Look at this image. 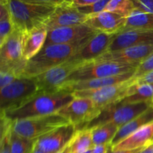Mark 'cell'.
Instances as JSON below:
<instances>
[{"label": "cell", "instance_id": "34", "mask_svg": "<svg viewBox=\"0 0 153 153\" xmlns=\"http://www.w3.org/2000/svg\"><path fill=\"white\" fill-rule=\"evenodd\" d=\"M135 9L153 13V0H133Z\"/></svg>", "mask_w": 153, "mask_h": 153}, {"label": "cell", "instance_id": "25", "mask_svg": "<svg viewBox=\"0 0 153 153\" xmlns=\"http://www.w3.org/2000/svg\"><path fill=\"white\" fill-rule=\"evenodd\" d=\"M70 153H84L94 146L92 131L90 129L79 130L70 143Z\"/></svg>", "mask_w": 153, "mask_h": 153}, {"label": "cell", "instance_id": "2", "mask_svg": "<svg viewBox=\"0 0 153 153\" xmlns=\"http://www.w3.org/2000/svg\"><path fill=\"white\" fill-rule=\"evenodd\" d=\"M75 99L72 93L61 91L52 94L37 93L31 100L14 111L1 114L14 122L22 119L39 117L57 114Z\"/></svg>", "mask_w": 153, "mask_h": 153}, {"label": "cell", "instance_id": "18", "mask_svg": "<svg viewBox=\"0 0 153 153\" xmlns=\"http://www.w3.org/2000/svg\"><path fill=\"white\" fill-rule=\"evenodd\" d=\"M135 71L130 72L119 76H111V77L101 78V79H91L86 81H79V82H69L66 83L60 91H64L70 93H74L76 91H88V90H97L105 87L111 86L128 82L134 78Z\"/></svg>", "mask_w": 153, "mask_h": 153}, {"label": "cell", "instance_id": "9", "mask_svg": "<svg viewBox=\"0 0 153 153\" xmlns=\"http://www.w3.org/2000/svg\"><path fill=\"white\" fill-rule=\"evenodd\" d=\"M22 32L13 28L5 41L0 46V69L12 70L19 78L27 61L22 57Z\"/></svg>", "mask_w": 153, "mask_h": 153}, {"label": "cell", "instance_id": "24", "mask_svg": "<svg viewBox=\"0 0 153 153\" xmlns=\"http://www.w3.org/2000/svg\"><path fill=\"white\" fill-rule=\"evenodd\" d=\"M133 29L153 31V13L134 9L127 18L126 24L122 31Z\"/></svg>", "mask_w": 153, "mask_h": 153}, {"label": "cell", "instance_id": "38", "mask_svg": "<svg viewBox=\"0 0 153 153\" xmlns=\"http://www.w3.org/2000/svg\"><path fill=\"white\" fill-rule=\"evenodd\" d=\"M137 153H153V142L140 149Z\"/></svg>", "mask_w": 153, "mask_h": 153}, {"label": "cell", "instance_id": "1", "mask_svg": "<svg viewBox=\"0 0 153 153\" xmlns=\"http://www.w3.org/2000/svg\"><path fill=\"white\" fill-rule=\"evenodd\" d=\"M62 0H7L14 28L22 32L45 25Z\"/></svg>", "mask_w": 153, "mask_h": 153}, {"label": "cell", "instance_id": "40", "mask_svg": "<svg viewBox=\"0 0 153 153\" xmlns=\"http://www.w3.org/2000/svg\"><path fill=\"white\" fill-rule=\"evenodd\" d=\"M69 145L67 146V147L64 148L62 151H61L59 153H70V146H69Z\"/></svg>", "mask_w": 153, "mask_h": 153}, {"label": "cell", "instance_id": "26", "mask_svg": "<svg viewBox=\"0 0 153 153\" xmlns=\"http://www.w3.org/2000/svg\"><path fill=\"white\" fill-rule=\"evenodd\" d=\"M120 127L112 123L105 124L100 126L92 128L93 142L94 146L109 144L117 133Z\"/></svg>", "mask_w": 153, "mask_h": 153}, {"label": "cell", "instance_id": "30", "mask_svg": "<svg viewBox=\"0 0 153 153\" xmlns=\"http://www.w3.org/2000/svg\"><path fill=\"white\" fill-rule=\"evenodd\" d=\"M35 140L24 138L17 135L12 129L10 136L11 153H31L34 149Z\"/></svg>", "mask_w": 153, "mask_h": 153}, {"label": "cell", "instance_id": "39", "mask_svg": "<svg viewBox=\"0 0 153 153\" xmlns=\"http://www.w3.org/2000/svg\"><path fill=\"white\" fill-rule=\"evenodd\" d=\"M140 149H137V150H114L112 149L111 145H110L107 153H137Z\"/></svg>", "mask_w": 153, "mask_h": 153}, {"label": "cell", "instance_id": "35", "mask_svg": "<svg viewBox=\"0 0 153 153\" xmlns=\"http://www.w3.org/2000/svg\"><path fill=\"white\" fill-rule=\"evenodd\" d=\"M97 1V0H69L67 1L68 5L74 7V8H80V7H86L91 5Z\"/></svg>", "mask_w": 153, "mask_h": 153}, {"label": "cell", "instance_id": "33", "mask_svg": "<svg viewBox=\"0 0 153 153\" xmlns=\"http://www.w3.org/2000/svg\"><path fill=\"white\" fill-rule=\"evenodd\" d=\"M19 79L16 73L7 69H0V89L8 86Z\"/></svg>", "mask_w": 153, "mask_h": 153}, {"label": "cell", "instance_id": "5", "mask_svg": "<svg viewBox=\"0 0 153 153\" xmlns=\"http://www.w3.org/2000/svg\"><path fill=\"white\" fill-rule=\"evenodd\" d=\"M37 93L38 89L34 79L19 78L8 86L0 89L1 114L22 107Z\"/></svg>", "mask_w": 153, "mask_h": 153}, {"label": "cell", "instance_id": "15", "mask_svg": "<svg viewBox=\"0 0 153 153\" xmlns=\"http://www.w3.org/2000/svg\"><path fill=\"white\" fill-rule=\"evenodd\" d=\"M153 52V45L136 46L107 52L94 61H111L138 67Z\"/></svg>", "mask_w": 153, "mask_h": 153}, {"label": "cell", "instance_id": "27", "mask_svg": "<svg viewBox=\"0 0 153 153\" xmlns=\"http://www.w3.org/2000/svg\"><path fill=\"white\" fill-rule=\"evenodd\" d=\"M13 24L10 11L7 7V0L0 1V46L3 44L10 33L13 31Z\"/></svg>", "mask_w": 153, "mask_h": 153}, {"label": "cell", "instance_id": "19", "mask_svg": "<svg viewBox=\"0 0 153 153\" xmlns=\"http://www.w3.org/2000/svg\"><path fill=\"white\" fill-rule=\"evenodd\" d=\"M143 45H153V31L128 30L122 31L115 36L108 52Z\"/></svg>", "mask_w": 153, "mask_h": 153}, {"label": "cell", "instance_id": "37", "mask_svg": "<svg viewBox=\"0 0 153 153\" xmlns=\"http://www.w3.org/2000/svg\"><path fill=\"white\" fill-rule=\"evenodd\" d=\"M110 145L111 143L94 146L92 149V153H107Z\"/></svg>", "mask_w": 153, "mask_h": 153}, {"label": "cell", "instance_id": "43", "mask_svg": "<svg viewBox=\"0 0 153 153\" xmlns=\"http://www.w3.org/2000/svg\"><path fill=\"white\" fill-rule=\"evenodd\" d=\"M151 142H153V138H152V141H151Z\"/></svg>", "mask_w": 153, "mask_h": 153}, {"label": "cell", "instance_id": "31", "mask_svg": "<svg viewBox=\"0 0 153 153\" xmlns=\"http://www.w3.org/2000/svg\"><path fill=\"white\" fill-rule=\"evenodd\" d=\"M109 0H97L95 3L91 4V5L86 6V7L77 8L79 11L83 14L87 16H91V15L97 14L99 13L105 11L108 3Z\"/></svg>", "mask_w": 153, "mask_h": 153}, {"label": "cell", "instance_id": "28", "mask_svg": "<svg viewBox=\"0 0 153 153\" xmlns=\"http://www.w3.org/2000/svg\"><path fill=\"white\" fill-rule=\"evenodd\" d=\"M134 9L133 0H109L105 11L112 12L127 19Z\"/></svg>", "mask_w": 153, "mask_h": 153}, {"label": "cell", "instance_id": "16", "mask_svg": "<svg viewBox=\"0 0 153 153\" xmlns=\"http://www.w3.org/2000/svg\"><path fill=\"white\" fill-rule=\"evenodd\" d=\"M88 19V16L81 13L77 8L68 5L67 1L62 0L61 4L46 21L45 26L49 31L57 28L82 25Z\"/></svg>", "mask_w": 153, "mask_h": 153}, {"label": "cell", "instance_id": "7", "mask_svg": "<svg viewBox=\"0 0 153 153\" xmlns=\"http://www.w3.org/2000/svg\"><path fill=\"white\" fill-rule=\"evenodd\" d=\"M137 67V66L132 64L111 61H91L79 66L70 75L66 83L119 76L136 71Z\"/></svg>", "mask_w": 153, "mask_h": 153}, {"label": "cell", "instance_id": "6", "mask_svg": "<svg viewBox=\"0 0 153 153\" xmlns=\"http://www.w3.org/2000/svg\"><path fill=\"white\" fill-rule=\"evenodd\" d=\"M69 123L68 120L62 116L54 114L14 121L13 122V131L24 138L36 140L53 130Z\"/></svg>", "mask_w": 153, "mask_h": 153}, {"label": "cell", "instance_id": "41", "mask_svg": "<svg viewBox=\"0 0 153 153\" xmlns=\"http://www.w3.org/2000/svg\"><path fill=\"white\" fill-rule=\"evenodd\" d=\"M31 153H45V152H41V151L38 150V149H35V148H34V149H33L32 152H31Z\"/></svg>", "mask_w": 153, "mask_h": 153}, {"label": "cell", "instance_id": "42", "mask_svg": "<svg viewBox=\"0 0 153 153\" xmlns=\"http://www.w3.org/2000/svg\"><path fill=\"white\" fill-rule=\"evenodd\" d=\"M92 149H93V148H92ZM92 149H90V150L87 151V152H84V153H92Z\"/></svg>", "mask_w": 153, "mask_h": 153}, {"label": "cell", "instance_id": "11", "mask_svg": "<svg viewBox=\"0 0 153 153\" xmlns=\"http://www.w3.org/2000/svg\"><path fill=\"white\" fill-rule=\"evenodd\" d=\"M91 100L88 98H75L73 101L57 114L65 118L73 124L76 130H82L85 125L92 121L100 114Z\"/></svg>", "mask_w": 153, "mask_h": 153}, {"label": "cell", "instance_id": "17", "mask_svg": "<svg viewBox=\"0 0 153 153\" xmlns=\"http://www.w3.org/2000/svg\"><path fill=\"white\" fill-rule=\"evenodd\" d=\"M126 20V18L119 14L103 11L97 14L88 16V20L85 24L97 33L117 34L123 30Z\"/></svg>", "mask_w": 153, "mask_h": 153}, {"label": "cell", "instance_id": "22", "mask_svg": "<svg viewBox=\"0 0 153 153\" xmlns=\"http://www.w3.org/2000/svg\"><path fill=\"white\" fill-rule=\"evenodd\" d=\"M153 122V105L151 106L149 108L145 111L143 113L137 116V117L134 118L132 120L128 122V123L125 124L123 126L120 127L117 133L112 140L111 145V146H116L117 144L126 138L128 136L134 133V131H137L141 128L142 127L148 125Z\"/></svg>", "mask_w": 153, "mask_h": 153}, {"label": "cell", "instance_id": "14", "mask_svg": "<svg viewBox=\"0 0 153 153\" xmlns=\"http://www.w3.org/2000/svg\"><path fill=\"white\" fill-rule=\"evenodd\" d=\"M98 34L86 25L57 28L48 31L46 45L50 44H72L82 41L85 39Z\"/></svg>", "mask_w": 153, "mask_h": 153}, {"label": "cell", "instance_id": "13", "mask_svg": "<svg viewBox=\"0 0 153 153\" xmlns=\"http://www.w3.org/2000/svg\"><path fill=\"white\" fill-rule=\"evenodd\" d=\"M116 35L105 33L95 34L70 59L81 64L95 61L108 52Z\"/></svg>", "mask_w": 153, "mask_h": 153}, {"label": "cell", "instance_id": "29", "mask_svg": "<svg viewBox=\"0 0 153 153\" xmlns=\"http://www.w3.org/2000/svg\"><path fill=\"white\" fill-rule=\"evenodd\" d=\"M13 129V122L4 117H1V138L0 153H11L10 136Z\"/></svg>", "mask_w": 153, "mask_h": 153}, {"label": "cell", "instance_id": "10", "mask_svg": "<svg viewBox=\"0 0 153 153\" xmlns=\"http://www.w3.org/2000/svg\"><path fill=\"white\" fill-rule=\"evenodd\" d=\"M80 65L82 64L70 59L32 78L37 85L38 93L52 94L60 91L70 75Z\"/></svg>", "mask_w": 153, "mask_h": 153}, {"label": "cell", "instance_id": "8", "mask_svg": "<svg viewBox=\"0 0 153 153\" xmlns=\"http://www.w3.org/2000/svg\"><path fill=\"white\" fill-rule=\"evenodd\" d=\"M134 82L133 78L128 82L97 90L76 91L73 93L75 98H88L93 101L97 110L101 111L109 105L121 102L128 97L130 87Z\"/></svg>", "mask_w": 153, "mask_h": 153}, {"label": "cell", "instance_id": "23", "mask_svg": "<svg viewBox=\"0 0 153 153\" xmlns=\"http://www.w3.org/2000/svg\"><path fill=\"white\" fill-rule=\"evenodd\" d=\"M123 103L153 102V84H137L134 81L130 87L128 97L122 100Z\"/></svg>", "mask_w": 153, "mask_h": 153}, {"label": "cell", "instance_id": "36", "mask_svg": "<svg viewBox=\"0 0 153 153\" xmlns=\"http://www.w3.org/2000/svg\"><path fill=\"white\" fill-rule=\"evenodd\" d=\"M136 83L137 84H142V83H149L153 84V70L151 71L150 73H147V74L144 75L142 77L139 78L137 79H134Z\"/></svg>", "mask_w": 153, "mask_h": 153}, {"label": "cell", "instance_id": "32", "mask_svg": "<svg viewBox=\"0 0 153 153\" xmlns=\"http://www.w3.org/2000/svg\"><path fill=\"white\" fill-rule=\"evenodd\" d=\"M153 70V52L138 67L134 76V79H137Z\"/></svg>", "mask_w": 153, "mask_h": 153}, {"label": "cell", "instance_id": "4", "mask_svg": "<svg viewBox=\"0 0 153 153\" xmlns=\"http://www.w3.org/2000/svg\"><path fill=\"white\" fill-rule=\"evenodd\" d=\"M152 105L153 102H150L138 103H123L119 102L102 109L100 114L85 125L82 130L92 129L108 123L114 124L121 127Z\"/></svg>", "mask_w": 153, "mask_h": 153}, {"label": "cell", "instance_id": "20", "mask_svg": "<svg viewBox=\"0 0 153 153\" xmlns=\"http://www.w3.org/2000/svg\"><path fill=\"white\" fill-rule=\"evenodd\" d=\"M47 34L45 25L22 32V57L25 61H29L43 49Z\"/></svg>", "mask_w": 153, "mask_h": 153}, {"label": "cell", "instance_id": "12", "mask_svg": "<svg viewBox=\"0 0 153 153\" xmlns=\"http://www.w3.org/2000/svg\"><path fill=\"white\" fill-rule=\"evenodd\" d=\"M76 131L73 124L63 126L36 140L34 148L45 153H59L70 144Z\"/></svg>", "mask_w": 153, "mask_h": 153}, {"label": "cell", "instance_id": "3", "mask_svg": "<svg viewBox=\"0 0 153 153\" xmlns=\"http://www.w3.org/2000/svg\"><path fill=\"white\" fill-rule=\"evenodd\" d=\"M92 37L72 44L46 45L34 58L27 61L21 77L32 79L69 61Z\"/></svg>", "mask_w": 153, "mask_h": 153}, {"label": "cell", "instance_id": "21", "mask_svg": "<svg viewBox=\"0 0 153 153\" xmlns=\"http://www.w3.org/2000/svg\"><path fill=\"white\" fill-rule=\"evenodd\" d=\"M152 138L153 122L134 131L116 146H112V149L114 150H137L150 143Z\"/></svg>", "mask_w": 153, "mask_h": 153}]
</instances>
